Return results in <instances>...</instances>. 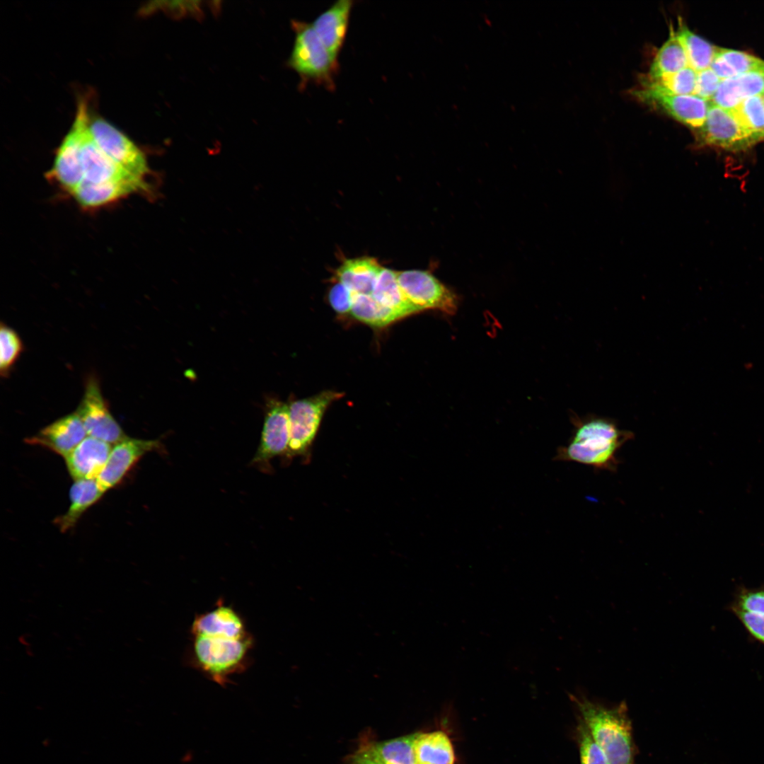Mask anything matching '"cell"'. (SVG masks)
<instances>
[{"label": "cell", "mask_w": 764, "mask_h": 764, "mask_svg": "<svg viewBox=\"0 0 764 764\" xmlns=\"http://www.w3.org/2000/svg\"><path fill=\"white\" fill-rule=\"evenodd\" d=\"M731 606L764 615V587L741 589Z\"/></svg>", "instance_id": "33"}, {"label": "cell", "mask_w": 764, "mask_h": 764, "mask_svg": "<svg viewBox=\"0 0 764 764\" xmlns=\"http://www.w3.org/2000/svg\"><path fill=\"white\" fill-rule=\"evenodd\" d=\"M381 306L395 313L400 319L420 312L404 295L397 279V272L383 267L371 294Z\"/></svg>", "instance_id": "20"}, {"label": "cell", "mask_w": 764, "mask_h": 764, "mask_svg": "<svg viewBox=\"0 0 764 764\" xmlns=\"http://www.w3.org/2000/svg\"><path fill=\"white\" fill-rule=\"evenodd\" d=\"M676 33L685 51L688 66L696 72L709 69L718 47L690 30L682 19L679 18Z\"/></svg>", "instance_id": "25"}, {"label": "cell", "mask_w": 764, "mask_h": 764, "mask_svg": "<svg viewBox=\"0 0 764 764\" xmlns=\"http://www.w3.org/2000/svg\"><path fill=\"white\" fill-rule=\"evenodd\" d=\"M763 96H764V94H763Z\"/></svg>", "instance_id": "38"}, {"label": "cell", "mask_w": 764, "mask_h": 764, "mask_svg": "<svg viewBox=\"0 0 764 764\" xmlns=\"http://www.w3.org/2000/svg\"><path fill=\"white\" fill-rule=\"evenodd\" d=\"M23 349V342L17 332L1 323L0 328V374L6 377Z\"/></svg>", "instance_id": "30"}, {"label": "cell", "mask_w": 764, "mask_h": 764, "mask_svg": "<svg viewBox=\"0 0 764 764\" xmlns=\"http://www.w3.org/2000/svg\"><path fill=\"white\" fill-rule=\"evenodd\" d=\"M578 719L576 733L581 764H608L606 754L585 722L579 716Z\"/></svg>", "instance_id": "31"}, {"label": "cell", "mask_w": 764, "mask_h": 764, "mask_svg": "<svg viewBox=\"0 0 764 764\" xmlns=\"http://www.w3.org/2000/svg\"><path fill=\"white\" fill-rule=\"evenodd\" d=\"M289 441V405L272 400L267 405L260 444L252 463L264 464L277 456L287 455Z\"/></svg>", "instance_id": "12"}, {"label": "cell", "mask_w": 764, "mask_h": 764, "mask_svg": "<svg viewBox=\"0 0 764 764\" xmlns=\"http://www.w3.org/2000/svg\"><path fill=\"white\" fill-rule=\"evenodd\" d=\"M294 33L293 47L286 62L303 83H312L332 91L339 61L329 52L311 23L291 21Z\"/></svg>", "instance_id": "4"}, {"label": "cell", "mask_w": 764, "mask_h": 764, "mask_svg": "<svg viewBox=\"0 0 764 764\" xmlns=\"http://www.w3.org/2000/svg\"><path fill=\"white\" fill-rule=\"evenodd\" d=\"M698 72L687 66L681 71L656 79L644 77L642 87L673 95H693Z\"/></svg>", "instance_id": "28"}, {"label": "cell", "mask_w": 764, "mask_h": 764, "mask_svg": "<svg viewBox=\"0 0 764 764\" xmlns=\"http://www.w3.org/2000/svg\"><path fill=\"white\" fill-rule=\"evenodd\" d=\"M743 127L760 141L764 139V96H756L743 100L731 110Z\"/></svg>", "instance_id": "29"}, {"label": "cell", "mask_w": 764, "mask_h": 764, "mask_svg": "<svg viewBox=\"0 0 764 764\" xmlns=\"http://www.w3.org/2000/svg\"><path fill=\"white\" fill-rule=\"evenodd\" d=\"M696 142L730 151L753 146L758 140L741 124L732 110L711 103L704 125L696 130Z\"/></svg>", "instance_id": "8"}, {"label": "cell", "mask_w": 764, "mask_h": 764, "mask_svg": "<svg viewBox=\"0 0 764 764\" xmlns=\"http://www.w3.org/2000/svg\"><path fill=\"white\" fill-rule=\"evenodd\" d=\"M688 66L685 51L679 42L676 30L671 27L668 40L658 50L645 77L656 79L673 74Z\"/></svg>", "instance_id": "24"}, {"label": "cell", "mask_w": 764, "mask_h": 764, "mask_svg": "<svg viewBox=\"0 0 764 764\" xmlns=\"http://www.w3.org/2000/svg\"><path fill=\"white\" fill-rule=\"evenodd\" d=\"M199 1H156L146 6L144 12H153L158 8L175 16H199L202 13Z\"/></svg>", "instance_id": "32"}, {"label": "cell", "mask_w": 764, "mask_h": 764, "mask_svg": "<svg viewBox=\"0 0 764 764\" xmlns=\"http://www.w3.org/2000/svg\"><path fill=\"white\" fill-rule=\"evenodd\" d=\"M87 436L81 419L73 412L45 427L25 441L48 448L64 458Z\"/></svg>", "instance_id": "14"}, {"label": "cell", "mask_w": 764, "mask_h": 764, "mask_svg": "<svg viewBox=\"0 0 764 764\" xmlns=\"http://www.w3.org/2000/svg\"><path fill=\"white\" fill-rule=\"evenodd\" d=\"M343 393L325 390L289 405L290 441L287 456L304 454L313 443L328 406Z\"/></svg>", "instance_id": "5"}, {"label": "cell", "mask_w": 764, "mask_h": 764, "mask_svg": "<svg viewBox=\"0 0 764 764\" xmlns=\"http://www.w3.org/2000/svg\"><path fill=\"white\" fill-rule=\"evenodd\" d=\"M722 80L710 69L698 72L693 95L705 100H712Z\"/></svg>", "instance_id": "36"}, {"label": "cell", "mask_w": 764, "mask_h": 764, "mask_svg": "<svg viewBox=\"0 0 764 764\" xmlns=\"http://www.w3.org/2000/svg\"><path fill=\"white\" fill-rule=\"evenodd\" d=\"M103 494L96 479L75 480L69 491V509L65 514L56 519L55 524L62 532L70 530L83 513L97 502Z\"/></svg>", "instance_id": "21"}, {"label": "cell", "mask_w": 764, "mask_h": 764, "mask_svg": "<svg viewBox=\"0 0 764 764\" xmlns=\"http://www.w3.org/2000/svg\"><path fill=\"white\" fill-rule=\"evenodd\" d=\"M146 182L109 181L93 183L83 181L71 195L84 209H95L112 204L132 194L146 193Z\"/></svg>", "instance_id": "15"}, {"label": "cell", "mask_w": 764, "mask_h": 764, "mask_svg": "<svg viewBox=\"0 0 764 764\" xmlns=\"http://www.w3.org/2000/svg\"><path fill=\"white\" fill-rule=\"evenodd\" d=\"M569 698L608 764H633L635 746L626 702L608 706L584 694H571Z\"/></svg>", "instance_id": "3"}, {"label": "cell", "mask_w": 764, "mask_h": 764, "mask_svg": "<svg viewBox=\"0 0 764 764\" xmlns=\"http://www.w3.org/2000/svg\"><path fill=\"white\" fill-rule=\"evenodd\" d=\"M350 313L357 320L375 328L387 326L400 319L395 313L379 305L371 294H353Z\"/></svg>", "instance_id": "27"}, {"label": "cell", "mask_w": 764, "mask_h": 764, "mask_svg": "<svg viewBox=\"0 0 764 764\" xmlns=\"http://www.w3.org/2000/svg\"><path fill=\"white\" fill-rule=\"evenodd\" d=\"M383 267L374 257L345 260L335 270L334 280L345 284L353 294H371Z\"/></svg>", "instance_id": "19"}, {"label": "cell", "mask_w": 764, "mask_h": 764, "mask_svg": "<svg viewBox=\"0 0 764 764\" xmlns=\"http://www.w3.org/2000/svg\"><path fill=\"white\" fill-rule=\"evenodd\" d=\"M763 67L764 61L748 53L718 47L710 68L724 80Z\"/></svg>", "instance_id": "26"}, {"label": "cell", "mask_w": 764, "mask_h": 764, "mask_svg": "<svg viewBox=\"0 0 764 764\" xmlns=\"http://www.w3.org/2000/svg\"><path fill=\"white\" fill-rule=\"evenodd\" d=\"M633 95L696 130L704 125L711 105L708 100L695 95L667 94L642 87L633 91Z\"/></svg>", "instance_id": "10"}, {"label": "cell", "mask_w": 764, "mask_h": 764, "mask_svg": "<svg viewBox=\"0 0 764 764\" xmlns=\"http://www.w3.org/2000/svg\"><path fill=\"white\" fill-rule=\"evenodd\" d=\"M353 294L342 283L336 282L328 291V301L333 310L340 314L351 312Z\"/></svg>", "instance_id": "35"}, {"label": "cell", "mask_w": 764, "mask_h": 764, "mask_svg": "<svg viewBox=\"0 0 764 764\" xmlns=\"http://www.w3.org/2000/svg\"><path fill=\"white\" fill-rule=\"evenodd\" d=\"M354 764H379L369 760L368 758L357 753L354 758Z\"/></svg>", "instance_id": "37"}, {"label": "cell", "mask_w": 764, "mask_h": 764, "mask_svg": "<svg viewBox=\"0 0 764 764\" xmlns=\"http://www.w3.org/2000/svg\"><path fill=\"white\" fill-rule=\"evenodd\" d=\"M764 94V67L722 80L712 103L734 110L743 100Z\"/></svg>", "instance_id": "18"}, {"label": "cell", "mask_w": 764, "mask_h": 764, "mask_svg": "<svg viewBox=\"0 0 764 764\" xmlns=\"http://www.w3.org/2000/svg\"><path fill=\"white\" fill-rule=\"evenodd\" d=\"M190 635V661L216 684L226 686L231 676L248 668L254 639L232 606L219 601L214 608L197 615Z\"/></svg>", "instance_id": "1"}, {"label": "cell", "mask_w": 764, "mask_h": 764, "mask_svg": "<svg viewBox=\"0 0 764 764\" xmlns=\"http://www.w3.org/2000/svg\"><path fill=\"white\" fill-rule=\"evenodd\" d=\"M90 132L100 149L126 171L146 180L150 172L146 157L122 132L100 117L89 118Z\"/></svg>", "instance_id": "6"}, {"label": "cell", "mask_w": 764, "mask_h": 764, "mask_svg": "<svg viewBox=\"0 0 764 764\" xmlns=\"http://www.w3.org/2000/svg\"><path fill=\"white\" fill-rule=\"evenodd\" d=\"M353 6L352 0H338L311 23L318 37L336 60L345 42Z\"/></svg>", "instance_id": "16"}, {"label": "cell", "mask_w": 764, "mask_h": 764, "mask_svg": "<svg viewBox=\"0 0 764 764\" xmlns=\"http://www.w3.org/2000/svg\"><path fill=\"white\" fill-rule=\"evenodd\" d=\"M413 751L415 764H453L454 751L443 731L416 734Z\"/></svg>", "instance_id": "22"}, {"label": "cell", "mask_w": 764, "mask_h": 764, "mask_svg": "<svg viewBox=\"0 0 764 764\" xmlns=\"http://www.w3.org/2000/svg\"><path fill=\"white\" fill-rule=\"evenodd\" d=\"M112 444L86 436L66 458L70 475L74 480H96L108 461Z\"/></svg>", "instance_id": "17"}, {"label": "cell", "mask_w": 764, "mask_h": 764, "mask_svg": "<svg viewBox=\"0 0 764 764\" xmlns=\"http://www.w3.org/2000/svg\"><path fill=\"white\" fill-rule=\"evenodd\" d=\"M731 610L749 635L764 646V615L746 611L733 606H731Z\"/></svg>", "instance_id": "34"}, {"label": "cell", "mask_w": 764, "mask_h": 764, "mask_svg": "<svg viewBox=\"0 0 764 764\" xmlns=\"http://www.w3.org/2000/svg\"><path fill=\"white\" fill-rule=\"evenodd\" d=\"M396 272L404 295L419 311L433 309L447 314L456 311L458 296L432 272L420 270Z\"/></svg>", "instance_id": "7"}, {"label": "cell", "mask_w": 764, "mask_h": 764, "mask_svg": "<svg viewBox=\"0 0 764 764\" xmlns=\"http://www.w3.org/2000/svg\"><path fill=\"white\" fill-rule=\"evenodd\" d=\"M75 412L81 419L88 436L113 445L128 437L110 412L99 383L94 376L87 379L83 396Z\"/></svg>", "instance_id": "9"}, {"label": "cell", "mask_w": 764, "mask_h": 764, "mask_svg": "<svg viewBox=\"0 0 764 764\" xmlns=\"http://www.w3.org/2000/svg\"><path fill=\"white\" fill-rule=\"evenodd\" d=\"M574 432L567 445L557 448L555 461H571L596 470L615 471L620 463L617 454L633 438L610 419L599 417L572 418Z\"/></svg>", "instance_id": "2"}, {"label": "cell", "mask_w": 764, "mask_h": 764, "mask_svg": "<svg viewBox=\"0 0 764 764\" xmlns=\"http://www.w3.org/2000/svg\"><path fill=\"white\" fill-rule=\"evenodd\" d=\"M416 734L374 743L358 753L379 764H415Z\"/></svg>", "instance_id": "23"}, {"label": "cell", "mask_w": 764, "mask_h": 764, "mask_svg": "<svg viewBox=\"0 0 764 764\" xmlns=\"http://www.w3.org/2000/svg\"><path fill=\"white\" fill-rule=\"evenodd\" d=\"M63 191L71 195L83 182L80 123L76 115L58 146L52 168L46 174Z\"/></svg>", "instance_id": "11"}, {"label": "cell", "mask_w": 764, "mask_h": 764, "mask_svg": "<svg viewBox=\"0 0 764 764\" xmlns=\"http://www.w3.org/2000/svg\"><path fill=\"white\" fill-rule=\"evenodd\" d=\"M161 448L159 440L127 437L114 444L105 467L96 478L104 493L120 483L127 473L147 453Z\"/></svg>", "instance_id": "13"}]
</instances>
